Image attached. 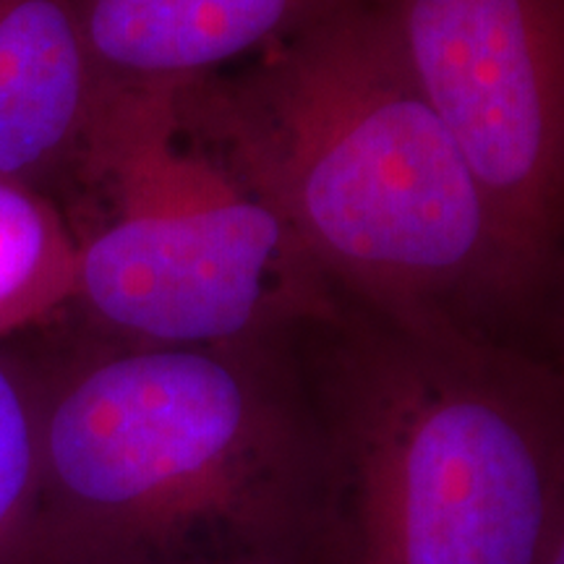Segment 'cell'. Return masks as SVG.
<instances>
[{
	"instance_id": "7a4b0ae2",
	"label": "cell",
	"mask_w": 564,
	"mask_h": 564,
	"mask_svg": "<svg viewBox=\"0 0 564 564\" xmlns=\"http://www.w3.org/2000/svg\"><path fill=\"white\" fill-rule=\"evenodd\" d=\"M26 564H329L333 474L295 329L97 340L32 369Z\"/></svg>"
},
{
	"instance_id": "277c9868",
	"label": "cell",
	"mask_w": 564,
	"mask_h": 564,
	"mask_svg": "<svg viewBox=\"0 0 564 564\" xmlns=\"http://www.w3.org/2000/svg\"><path fill=\"white\" fill-rule=\"evenodd\" d=\"M79 181L110 202L76 238L74 303L102 340H251L340 303L285 223L183 126L175 84H105Z\"/></svg>"
},
{
	"instance_id": "52a82bcc",
	"label": "cell",
	"mask_w": 564,
	"mask_h": 564,
	"mask_svg": "<svg viewBox=\"0 0 564 564\" xmlns=\"http://www.w3.org/2000/svg\"><path fill=\"white\" fill-rule=\"evenodd\" d=\"M352 0H76L105 84H181L253 58Z\"/></svg>"
},
{
	"instance_id": "6da1fadb",
	"label": "cell",
	"mask_w": 564,
	"mask_h": 564,
	"mask_svg": "<svg viewBox=\"0 0 564 564\" xmlns=\"http://www.w3.org/2000/svg\"><path fill=\"white\" fill-rule=\"evenodd\" d=\"M175 112L285 223L337 299L411 333L560 364L387 0H352L241 66L175 84Z\"/></svg>"
},
{
	"instance_id": "ba28073f",
	"label": "cell",
	"mask_w": 564,
	"mask_h": 564,
	"mask_svg": "<svg viewBox=\"0 0 564 564\" xmlns=\"http://www.w3.org/2000/svg\"><path fill=\"white\" fill-rule=\"evenodd\" d=\"M76 241L47 196L0 178V337L74 303Z\"/></svg>"
},
{
	"instance_id": "8992f818",
	"label": "cell",
	"mask_w": 564,
	"mask_h": 564,
	"mask_svg": "<svg viewBox=\"0 0 564 564\" xmlns=\"http://www.w3.org/2000/svg\"><path fill=\"white\" fill-rule=\"evenodd\" d=\"M102 97L76 0H0V178L79 181Z\"/></svg>"
},
{
	"instance_id": "3957f363",
	"label": "cell",
	"mask_w": 564,
	"mask_h": 564,
	"mask_svg": "<svg viewBox=\"0 0 564 564\" xmlns=\"http://www.w3.org/2000/svg\"><path fill=\"white\" fill-rule=\"evenodd\" d=\"M333 474L329 564H539L564 523V377L356 303L295 327Z\"/></svg>"
},
{
	"instance_id": "30bf717a",
	"label": "cell",
	"mask_w": 564,
	"mask_h": 564,
	"mask_svg": "<svg viewBox=\"0 0 564 564\" xmlns=\"http://www.w3.org/2000/svg\"><path fill=\"white\" fill-rule=\"evenodd\" d=\"M539 564H564V523L554 528V533L549 535L544 552L539 556Z\"/></svg>"
},
{
	"instance_id": "5b68a950",
	"label": "cell",
	"mask_w": 564,
	"mask_h": 564,
	"mask_svg": "<svg viewBox=\"0 0 564 564\" xmlns=\"http://www.w3.org/2000/svg\"><path fill=\"white\" fill-rule=\"evenodd\" d=\"M403 58L502 238L546 340L562 337L564 0H387Z\"/></svg>"
},
{
	"instance_id": "9c48e42d",
	"label": "cell",
	"mask_w": 564,
	"mask_h": 564,
	"mask_svg": "<svg viewBox=\"0 0 564 564\" xmlns=\"http://www.w3.org/2000/svg\"><path fill=\"white\" fill-rule=\"evenodd\" d=\"M40 489L32 369L0 356V564H26Z\"/></svg>"
}]
</instances>
